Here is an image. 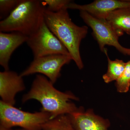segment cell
<instances>
[{
    "label": "cell",
    "instance_id": "obj_1",
    "mask_svg": "<svg viewBox=\"0 0 130 130\" xmlns=\"http://www.w3.org/2000/svg\"><path fill=\"white\" fill-rule=\"evenodd\" d=\"M31 100L40 103L41 111L50 113L51 119L62 115L72 114L80 109L71 102L78 101L77 97L71 92L56 89L46 77L41 74L36 75L30 90L23 96L22 103Z\"/></svg>",
    "mask_w": 130,
    "mask_h": 130
},
{
    "label": "cell",
    "instance_id": "obj_2",
    "mask_svg": "<svg viewBox=\"0 0 130 130\" xmlns=\"http://www.w3.org/2000/svg\"><path fill=\"white\" fill-rule=\"evenodd\" d=\"M68 9L58 12L48 11L44 12V22L47 26L68 50L70 55L79 70L84 68L79 47L82 40L88 34V27L79 26L70 18Z\"/></svg>",
    "mask_w": 130,
    "mask_h": 130
},
{
    "label": "cell",
    "instance_id": "obj_3",
    "mask_svg": "<svg viewBox=\"0 0 130 130\" xmlns=\"http://www.w3.org/2000/svg\"><path fill=\"white\" fill-rule=\"evenodd\" d=\"M46 8L42 1L22 0L6 18L0 22V32H17L29 37L44 21Z\"/></svg>",
    "mask_w": 130,
    "mask_h": 130
},
{
    "label": "cell",
    "instance_id": "obj_4",
    "mask_svg": "<svg viewBox=\"0 0 130 130\" xmlns=\"http://www.w3.org/2000/svg\"><path fill=\"white\" fill-rule=\"evenodd\" d=\"M51 119V115L47 112L24 111L0 101V125L5 127L42 130V125Z\"/></svg>",
    "mask_w": 130,
    "mask_h": 130
},
{
    "label": "cell",
    "instance_id": "obj_5",
    "mask_svg": "<svg viewBox=\"0 0 130 130\" xmlns=\"http://www.w3.org/2000/svg\"><path fill=\"white\" fill-rule=\"evenodd\" d=\"M34 58L53 55H70L66 48L50 30L44 22L26 42Z\"/></svg>",
    "mask_w": 130,
    "mask_h": 130
},
{
    "label": "cell",
    "instance_id": "obj_6",
    "mask_svg": "<svg viewBox=\"0 0 130 130\" xmlns=\"http://www.w3.org/2000/svg\"><path fill=\"white\" fill-rule=\"evenodd\" d=\"M80 16L84 22L90 27L101 51L106 45L112 46L125 55H130V48L121 46L119 37L112 26L105 19L96 18L87 12L80 11Z\"/></svg>",
    "mask_w": 130,
    "mask_h": 130
},
{
    "label": "cell",
    "instance_id": "obj_7",
    "mask_svg": "<svg viewBox=\"0 0 130 130\" xmlns=\"http://www.w3.org/2000/svg\"><path fill=\"white\" fill-rule=\"evenodd\" d=\"M72 60L70 55H53L34 58L27 68L20 73L24 77L35 74H42L53 84L60 77L61 68Z\"/></svg>",
    "mask_w": 130,
    "mask_h": 130
},
{
    "label": "cell",
    "instance_id": "obj_8",
    "mask_svg": "<svg viewBox=\"0 0 130 130\" xmlns=\"http://www.w3.org/2000/svg\"><path fill=\"white\" fill-rule=\"evenodd\" d=\"M128 8H130V1L118 0H96L84 5L71 2L67 7V9H77L86 12L96 18L102 19H105L108 14L113 11Z\"/></svg>",
    "mask_w": 130,
    "mask_h": 130
},
{
    "label": "cell",
    "instance_id": "obj_9",
    "mask_svg": "<svg viewBox=\"0 0 130 130\" xmlns=\"http://www.w3.org/2000/svg\"><path fill=\"white\" fill-rule=\"evenodd\" d=\"M25 89L23 77L13 71L5 70L0 72V96L1 101L14 106L15 98L18 93Z\"/></svg>",
    "mask_w": 130,
    "mask_h": 130
},
{
    "label": "cell",
    "instance_id": "obj_10",
    "mask_svg": "<svg viewBox=\"0 0 130 130\" xmlns=\"http://www.w3.org/2000/svg\"><path fill=\"white\" fill-rule=\"evenodd\" d=\"M75 130H108L109 120L96 115L91 110L86 111L80 109L68 115Z\"/></svg>",
    "mask_w": 130,
    "mask_h": 130
},
{
    "label": "cell",
    "instance_id": "obj_11",
    "mask_svg": "<svg viewBox=\"0 0 130 130\" xmlns=\"http://www.w3.org/2000/svg\"><path fill=\"white\" fill-rule=\"evenodd\" d=\"M28 37L17 32H0V65L9 70L11 56L16 49L26 42Z\"/></svg>",
    "mask_w": 130,
    "mask_h": 130
},
{
    "label": "cell",
    "instance_id": "obj_12",
    "mask_svg": "<svg viewBox=\"0 0 130 130\" xmlns=\"http://www.w3.org/2000/svg\"><path fill=\"white\" fill-rule=\"evenodd\" d=\"M119 37L125 32L130 35V8L116 9L109 13L105 19Z\"/></svg>",
    "mask_w": 130,
    "mask_h": 130
},
{
    "label": "cell",
    "instance_id": "obj_13",
    "mask_svg": "<svg viewBox=\"0 0 130 130\" xmlns=\"http://www.w3.org/2000/svg\"><path fill=\"white\" fill-rule=\"evenodd\" d=\"M103 52L107 58L108 66L107 71L103 76V78L105 83H109L113 81H116L120 78L125 70L126 63L118 59L111 60L108 56L106 49L105 48Z\"/></svg>",
    "mask_w": 130,
    "mask_h": 130
},
{
    "label": "cell",
    "instance_id": "obj_14",
    "mask_svg": "<svg viewBox=\"0 0 130 130\" xmlns=\"http://www.w3.org/2000/svg\"><path fill=\"white\" fill-rule=\"evenodd\" d=\"M42 130H75L68 115H62L44 123Z\"/></svg>",
    "mask_w": 130,
    "mask_h": 130
},
{
    "label": "cell",
    "instance_id": "obj_15",
    "mask_svg": "<svg viewBox=\"0 0 130 130\" xmlns=\"http://www.w3.org/2000/svg\"><path fill=\"white\" fill-rule=\"evenodd\" d=\"M117 91L125 93L129 90L130 86V60L126 62L125 68L121 76L116 81Z\"/></svg>",
    "mask_w": 130,
    "mask_h": 130
},
{
    "label": "cell",
    "instance_id": "obj_16",
    "mask_svg": "<svg viewBox=\"0 0 130 130\" xmlns=\"http://www.w3.org/2000/svg\"><path fill=\"white\" fill-rule=\"evenodd\" d=\"M22 0H1L0 19L2 20L8 16Z\"/></svg>",
    "mask_w": 130,
    "mask_h": 130
},
{
    "label": "cell",
    "instance_id": "obj_17",
    "mask_svg": "<svg viewBox=\"0 0 130 130\" xmlns=\"http://www.w3.org/2000/svg\"><path fill=\"white\" fill-rule=\"evenodd\" d=\"M46 9L52 12H58L62 9H67V7L70 3L69 0H44L42 1Z\"/></svg>",
    "mask_w": 130,
    "mask_h": 130
},
{
    "label": "cell",
    "instance_id": "obj_18",
    "mask_svg": "<svg viewBox=\"0 0 130 130\" xmlns=\"http://www.w3.org/2000/svg\"><path fill=\"white\" fill-rule=\"evenodd\" d=\"M0 130H13L12 128H8L0 125Z\"/></svg>",
    "mask_w": 130,
    "mask_h": 130
},
{
    "label": "cell",
    "instance_id": "obj_19",
    "mask_svg": "<svg viewBox=\"0 0 130 130\" xmlns=\"http://www.w3.org/2000/svg\"><path fill=\"white\" fill-rule=\"evenodd\" d=\"M16 130H29L26 129H23V128H21V129H19Z\"/></svg>",
    "mask_w": 130,
    "mask_h": 130
}]
</instances>
